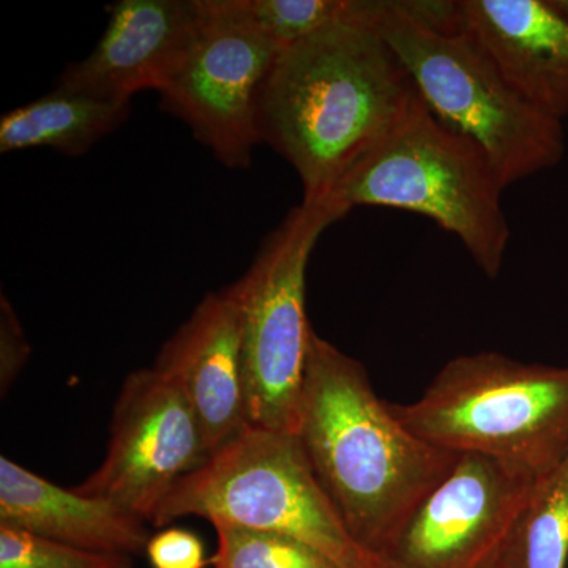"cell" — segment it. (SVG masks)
<instances>
[{
	"label": "cell",
	"mask_w": 568,
	"mask_h": 568,
	"mask_svg": "<svg viewBox=\"0 0 568 568\" xmlns=\"http://www.w3.org/2000/svg\"><path fill=\"white\" fill-rule=\"evenodd\" d=\"M418 93L375 21V0L280 51L256 104L257 133L291 163L304 203L332 196L405 118Z\"/></svg>",
	"instance_id": "1"
},
{
	"label": "cell",
	"mask_w": 568,
	"mask_h": 568,
	"mask_svg": "<svg viewBox=\"0 0 568 568\" xmlns=\"http://www.w3.org/2000/svg\"><path fill=\"white\" fill-rule=\"evenodd\" d=\"M295 436L351 536L377 559L459 458L410 433L364 365L315 331Z\"/></svg>",
	"instance_id": "2"
},
{
	"label": "cell",
	"mask_w": 568,
	"mask_h": 568,
	"mask_svg": "<svg viewBox=\"0 0 568 568\" xmlns=\"http://www.w3.org/2000/svg\"><path fill=\"white\" fill-rule=\"evenodd\" d=\"M425 443L481 455L540 480L568 455V366L459 355L410 405H392Z\"/></svg>",
	"instance_id": "3"
},
{
	"label": "cell",
	"mask_w": 568,
	"mask_h": 568,
	"mask_svg": "<svg viewBox=\"0 0 568 568\" xmlns=\"http://www.w3.org/2000/svg\"><path fill=\"white\" fill-rule=\"evenodd\" d=\"M504 185L485 152L440 122L420 97L328 200L418 213L462 242L488 278L506 257Z\"/></svg>",
	"instance_id": "4"
},
{
	"label": "cell",
	"mask_w": 568,
	"mask_h": 568,
	"mask_svg": "<svg viewBox=\"0 0 568 568\" xmlns=\"http://www.w3.org/2000/svg\"><path fill=\"white\" fill-rule=\"evenodd\" d=\"M200 517L308 545L338 568H383L355 541L295 435L248 425L182 477L151 525Z\"/></svg>",
	"instance_id": "5"
},
{
	"label": "cell",
	"mask_w": 568,
	"mask_h": 568,
	"mask_svg": "<svg viewBox=\"0 0 568 568\" xmlns=\"http://www.w3.org/2000/svg\"><path fill=\"white\" fill-rule=\"evenodd\" d=\"M375 21L425 106L485 152L504 189L564 159L562 122L526 102L469 33L425 28L396 0H375Z\"/></svg>",
	"instance_id": "6"
},
{
	"label": "cell",
	"mask_w": 568,
	"mask_h": 568,
	"mask_svg": "<svg viewBox=\"0 0 568 568\" xmlns=\"http://www.w3.org/2000/svg\"><path fill=\"white\" fill-rule=\"evenodd\" d=\"M347 212L334 200L302 201L226 290L241 328L248 424L256 428L295 435L313 334L305 312L306 268L321 234Z\"/></svg>",
	"instance_id": "7"
},
{
	"label": "cell",
	"mask_w": 568,
	"mask_h": 568,
	"mask_svg": "<svg viewBox=\"0 0 568 568\" xmlns=\"http://www.w3.org/2000/svg\"><path fill=\"white\" fill-rule=\"evenodd\" d=\"M197 9L189 50L160 91L162 106L185 122L220 163L245 170L261 142L257 95L282 50L235 0H197Z\"/></svg>",
	"instance_id": "8"
},
{
	"label": "cell",
	"mask_w": 568,
	"mask_h": 568,
	"mask_svg": "<svg viewBox=\"0 0 568 568\" xmlns=\"http://www.w3.org/2000/svg\"><path fill=\"white\" fill-rule=\"evenodd\" d=\"M207 458L203 429L182 392L155 368L140 369L115 402L106 457L73 489L151 523L174 485Z\"/></svg>",
	"instance_id": "9"
},
{
	"label": "cell",
	"mask_w": 568,
	"mask_h": 568,
	"mask_svg": "<svg viewBox=\"0 0 568 568\" xmlns=\"http://www.w3.org/2000/svg\"><path fill=\"white\" fill-rule=\"evenodd\" d=\"M514 467L459 455L381 555L383 568H485L537 485Z\"/></svg>",
	"instance_id": "10"
},
{
	"label": "cell",
	"mask_w": 568,
	"mask_h": 568,
	"mask_svg": "<svg viewBox=\"0 0 568 568\" xmlns=\"http://www.w3.org/2000/svg\"><path fill=\"white\" fill-rule=\"evenodd\" d=\"M102 39L71 63L55 88L111 102L162 91L181 65L196 28L197 0H119L110 6Z\"/></svg>",
	"instance_id": "11"
},
{
	"label": "cell",
	"mask_w": 568,
	"mask_h": 568,
	"mask_svg": "<svg viewBox=\"0 0 568 568\" xmlns=\"http://www.w3.org/2000/svg\"><path fill=\"white\" fill-rule=\"evenodd\" d=\"M153 368L185 396L209 457L248 426L237 310L231 295H205L156 357Z\"/></svg>",
	"instance_id": "12"
},
{
	"label": "cell",
	"mask_w": 568,
	"mask_h": 568,
	"mask_svg": "<svg viewBox=\"0 0 568 568\" xmlns=\"http://www.w3.org/2000/svg\"><path fill=\"white\" fill-rule=\"evenodd\" d=\"M462 29L538 111L568 115V20L551 0H459Z\"/></svg>",
	"instance_id": "13"
},
{
	"label": "cell",
	"mask_w": 568,
	"mask_h": 568,
	"mask_svg": "<svg viewBox=\"0 0 568 568\" xmlns=\"http://www.w3.org/2000/svg\"><path fill=\"white\" fill-rule=\"evenodd\" d=\"M0 523L88 551L136 556L148 548L145 521L103 497L82 496L0 458Z\"/></svg>",
	"instance_id": "14"
},
{
	"label": "cell",
	"mask_w": 568,
	"mask_h": 568,
	"mask_svg": "<svg viewBox=\"0 0 568 568\" xmlns=\"http://www.w3.org/2000/svg\"><path fill=\"white\" fill-rule=\"evenodd\" d=\"M129 114L130 102L93 99L55 88L2 115L0 152L52 149L70 156L84 155Z\"/></svg>",
	"instance_id": "15"
},
{
	"label": "cell",
	"mask_w": 568,
	"mask_h": 568,
	"mask_svg": "<svg viewBox=\"0 0 568 568\" xmlns=\"http://www.w3.org/2000/svg\"><path fill=\"white\" fill-rule=\"evenodd\" d=\"M497 558L503 568H567L568 455L537 481Z\"/></svg>",
	"instance_id": "16"
},
{
	"label": "cell",
	"mask_w": 568,
	"mask_h": 568,
	"mask_svg": "<svg viewBox=\"0 0 568 568\" xmlns=\"http://www.w3.org/2000/svg\"><path fill=\"white\" fill-rule=\"evenodd\" d=\"M280 50L306 39L335 22L354 20L364 0H235Z\"/></svg>",
	"instance_id": "17"
},
{
	"label": "cell",
	"mask_w": 568,
	"mask_h": 568,
	"mask_svg": "<svg viewBox=\"0 0 568 568\" xmlns=\"http://www.w3.org/2000/svg\"><path fill=\"white\" fill-rule=\"evenodd\" d=\"M213 528L219 537L215 568H338L294 538L230 525Z\"/></svg>",
	"instance_id": "18"
},
{
	"label": "cell",
	"mask_w": 568,
	"mask_h": 568,
	"mask_svg": "<svg viewBox=\"0 0 568 568\" xmlns=\"http://www.w3.org/2000/svg\"><path fill=\"white\" fill-rule=\"evenodd\" d=\"M0 568H132V558L70 547L0 523Z\"/></svg>",
	"instance_id": "19"
},
{
	"label": "cell",
	"mask_w": 568,
	"mask_h": 568,
	"mask_svg": "<svg viewBox=\"0 0 568 568\" xmlns=\"http://www.w3.org/2000/svg\"><path fill=\"white\" fill-rule=\"evenodd\" d=\"M145 555L153 568H203V541L185 529H164L151 537Z\"/></svg>",
	"instance_id": "20"
},
{
	"label": "cell",
	"mask_w": 568,
	"mask_h": 568,
	"mask_svg": "<svg viewBox=\"0 0 568 568\" xmlns=\"http://www.w3.org/2000/svg\"><path fill=\"white\" fill-rule=\"evenodd\" d=\"M0 346H2V386L10 384L18 369L24 364L29 353L21 325L6 297L2 298V321H0Z\"/></svg>",
	"instance_id": "21"
},
{
	"label": "cell",
	"mask_w": 568,
	"mask_h": 568,
	"mask_svg": "<svg viewBox=\"0 0 568 568\" xmlns=\"http://www.w3.org/2000/svg\"><path fill=\"white\" fill-rule=\"evenodd\" d=\"M552 7L568 20V0H551Z\"/></svg>",
	"instance_id": "22"
},
{
	"label": "cell",
	"mask_w": 568,
	"mask_h": 568,
	"mask_svg": "<svg viewBox=\"0 0 568 568\" xmlns=\"http://www.w3.org/2000/svg\"><path fill=\"white\" fill-rule=\"evenodd\" d=\"M485 568H503V566H500L499 558H496L495 560H493V562H489L488 566Z\"/></svg>",
	"instance_id": "23"
}]
</instances>
